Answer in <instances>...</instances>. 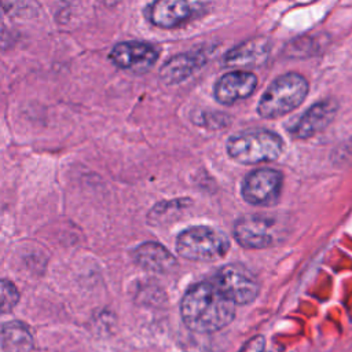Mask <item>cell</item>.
<instances>
[{
  "mask_svg": "<svg viewBox=\"0 0 352 352\" xmlns=\"http://www.w3.org/2000/svg\"><path fill=\"white\" fill-rule=\"evenodd\" d=\"M184 324L195 333H214L224 329L235 316V304L214 282H199L184 293L180 302Z\"/></svg>",
  "mask_w": 352,
  "mask_h": 352,
  "instance_id": "obj_1",
  "label": "cell"
},
{
  "mask_svg": "<svg viewBox=\"0 0 352 352\" xmlns=\"http://www.w3.org/2000/svg\"><path fill=\"white\" fill-rule=\"evenodd\" d=\"M308 95V81L298 73L276 77L261 95L257 113L263 118H276L298 107Z\"/></svg>",
  "mask_w": 352,
  "mask_h": 352,
  "instance_id": "obj_2",
  "label": "cell"
},
{
  "mask_svg": "<svg viewBox=\"0 0 352 352\" xmlns=\"http://www.w3.org/2000/svg\"><path fill=\"white\" fill-rule=\"evenodd\" d=\"M228 155L243 165L275 161L283 150L282 138L268 129L245 131L234 135L227 142Z\"/></svg>",
  "mask_w": 352,
  "mask_h": 352,
  "instance_id": "obj_3",
  "label": "cell"
},
{
  "mask_svg": "<svg viewBox=\"0 0 352 352\" xmlns=\"http://www.w3.org/2000/svg\"><path fill=\"white\" fill-rule=\"evenodd\" d=\"M230 249L228 236L209 226H194L183 230L176 238L177 253L192 261H214Z\"/></svg>",
  "mask_w": 352,
  "mask_h": 352,
  "instance_id": "obj_4",
  "label": "cell"
},
{
  "mask_svg": "<svg viewBox=\"0 0 352 352\" xmlns=\"http://www.w3.org/2000/svg\"><path fill=\"white\" fill-rule=\"evenodd\" d=\"M213 282L234 304L238 305L253 302L260 290L256 276L239 264L221 267L216 272Z\"/></svg>",
  "mask_w": 352,
  "mask_h": 352,
  "instance_id": "obj_5",
  "label": "cell"
},
{
  "mask_svg": "<svg viewBox=\"0 0 352 352\" xmlns=\"http://www.w3.org/2000/svg\"><path fill=\"white\" fill-rule=\"evenodd\" d=\"M282 173L276 169L261 168L252 170L243 179L242 198L256 206H272L278 202L282 191Z\"/></svg>",
  "mask_w": 352,
  "mask_h": 352,
  "instance_id": "obj_6",
  "label": "cell"
},
{
  "mask_svg": "<svg viewBox=\"0 0 352 352\" xmlns=\"http://www.w3.org/2000/svg\"><path fill=\"white\" fill-rule=\"evenodd\" d=\"M276 223L263 214H249L238 219L234 226L236 242L246 249H265L278 238Z\"/></svg>",
  "mask_w": 352,
  "mask_h": 352,
  "instance_id": "obj_7",
  "label": "cell"
},
{
  "mask_svg": "<svg viewBox=\"0 0 352 352\" xmlns=\"http://www.w3.org/2000/svg\"><path fill=\"white\" fill-rule=\"evenodd\" d=\"M109 59L118 69L144 73L157 62L158 50L144 41H122L110 50Z\"/></svg>",
  "mask_w": 352,
  "mask_h": 352,
  "instance_id": "obj_8",
  "label": "cell"
},
{
  "mask_svg": "<svg viewBox=\"0 0 352 352\" xmlns=\"http://www.w3.org/2000/svg\"><path fill=\"white\" fill-rule=\"evenodd\" d=\"M338 103L334 99H322L308 107L302 114L293 120L287 132L294 139H308L323 131L336 117Z\"/></svg>",
  "mask_w": 352,
  "mask_h": 352,
  "instance_id": "obj_9",
  "label": "cell"
},
{
  "mask_svg": "<svg viewBox=\"0 0 352 352\" xmlns=\"http://www.w3.org/2000/svg\"><path fill=\"white\" fill-rule=\"evenodd\" d=\"M257 87L256 74L246 70H234L223 74L214 84L213 94L219 103L232 104L250 96Z\"/></svg>",
  "mask_w": 352,
  "mask_h": 352,
  "instance_id": "obj_10",
  "label": "cell"
},
{
  "mask_svg": "<svg viewBox=\"0 0 352 352\" xmlns=\"http://www.w3.org/2000/svg\"><path fill=\"white\" fill-rule=\"evenodd\" d=\"M144 15L157 28L172 29L191 18L192 7L187 0H154L146 7Z\"/></svg>",
  "mask_w": 352,
  "mask_h": 352,
  "instance_id": "obj_11",
  "label": "cell"
},
{
  "mask_svg": "<svg viewBox=\"0 0 352 352\" xmlns=\"http://www.w3.org/2000/svg\"><path fill=\"white\" fill-rule=\"evenodd\" d=\"M132 256L139 267L157 274H169L177 267L175 256L157 242H144L139 245Z\"/></svg>",
  "mask_w": 352,
  "mask_h": 352,
  "instance_id": "obj_12",
  "label": "cell"
},
{
  "mask_svg": "<svg viewBox=\"0 0 352 352\" xmlns=\"http://www.w3.org/2000/svg\"><path fill=\"white\" fill-rule=\"evenodd\" d=\"M206 62L205 51H191L170 58L161 69L160 77L165 84H177L194 74Z\"/></svg>",
  "mask_w": 352,
  "mask_h": 352,
  "instance_id": "obj_13",
  "label": "cell"
},
{
  "mask_svg": "<svg viewBox=\"0 0 352 352\" xmlns=\"http://www.w3.org/2000/svg\"><path fill=\"white\" fill-rule=\"evenodd\" d=\"M270 41L264 37L250 38L231 48L224 58L228 66H257L263 63L270 54Z\"/></svg>",
  "mask_w": 352,
  "mask_h": 352,
  "instance_id": "obj_14",
  "label": "cell"
},
{
  "mask_svg": "<svg viewBox=\"0 0 352 352\" xmlns=\"http://www.w3.org/2000/svg\"><path fill=\"white\" fill-rule=\"evenodd\" d=\"M0 342L4 352H32L34 341L28 324L11 320L0 330Z\"/></svg>",
  "mask_w": 352,
  "mask_h": 352,
  "instance_id": "obj_15",
  "label": "cell"
},
{
  "mask_svg": "<svg viewBox=\"0 0 352 352\" xmlns=\"http://www.w3.org/2000/svg\"><path fill=\"white\" fill-rule=\"evenodd\" d=\"M18 301L19 292L16 286L7 279H0V314L10 312Z\"/></svg>",
  "mask_w": 352,
  "mask_h": 352,
  "instance_id": "obj_16",
  "label": "cell"
},
{
  "mask_svg": "<svg viewBox=\"0 0 352 352\" xmlns=\"http://www.w3.org/2000/svg\"><path fill=\"white\" fill-rule=\"evenodd\" d=\"M264 351H265V338L263 336H254L241 349V352H264Z\"/></svg>",
  "mask_w": 352,
  "mask_h": 352,
  "instance_id": "obj_17",
  "label": "cell"
},
{
  "mask_svg": "<svg viewBox=\"0 0 352 352\" xmlns=\"http://www.w3.org/2000/svg\"><path fill=\"white\" fill-rule=\"evenodd\" d=\"M0 23H1V16H0Z\"/></svg>",
  "mask_w": 352,
  "mask_h": 352,
  "instance_id": "obj_18",
  "label": "cell"
}]
</instances>
